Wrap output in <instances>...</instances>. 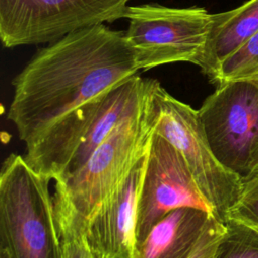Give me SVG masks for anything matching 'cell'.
Instances as JSON below:
<instances>
[{"instance_id":"obj_10","label":"cell","mask_w":258,"mask_h":258,"mask_svg":"<svg viewBox=\"0 0 258 258\" xmlns=\"http://www.w3.org/2000/svg\"><path fill=\"white\" fill-rule=\"evenodd\" d=\"M143 99L144 79L138 74L101 95L87 134L74 154L62 178L80 169L120 123L140 111Z\"/></svg>"},{"instance_id":"obj_17","label":"cell","mask_w":258,"mask_h":258,"mask_svg":"<svg viewBox=\"0 0 258 258\" xmlns=\"http://www.w3.org/2000/svg\"><path fill=\"white\" fill-rule=\"evenodd\" d=\"M225 230L224 223L215 217H211L196 248L188 258H215L218 244Z\"/></svg>"},{"instance_id":"obj_5","label":"cell","mask_w":258,"mask_h":258,"mask_svg":"<svg viewBox=\"0 0 258 258\" xmlns=\"http://www.w3.org/2000/svg\"><path fill=\"white\" fill-rule=\"evenodd\" d=\"M152 130L143 105L120 123L74 173L55 181L74 209L87 221L148 151Z\"/></svg>"},{"instance_id":"obj_8","label":"cell","mask_w":258,"mask_h":258,"mask_svg":"<svg viewBox=\"0 0 258 258\" xmlns=\"http://www.w3.org/2000/svg\"><path fill=\"white\" fill-rule=\"evenodd\" d=\"M182 207L200 209L216 217L180 152L164 137L152 132L138 201L137 251L162 218Z\"/></svg>"},{"instance_id":"obj_19","label":"cell","mask_w":258,"mask_h":258,"mask_svg":"<svg viewBox=\"0 0 258 258\" xmlns=\"http://www.w3.org/2000/svg\"><path fill=\"white\" fill-rule=\"evenodd\" d=\"M0 258H12L10 253L4 247L0 246Z\"/></svg>"},{"instance_id":"obj_11","label":"cell","mask_w":258,"mask_h":258,"mask_svg":"<svg viewBox=\"0 0 258 258\" xmlns=\"http://www.w3.org/2000/svg\"><path fill=\"white\" fill-rule=\"evenodd\" d=\"M258 32V0L212 14L203 53L197 63L212 83L222 62Z\"/></svg>"},{"instance_id":"obj_18","label":"cell","mask_w":258,"mask_h":258,"mask_svg":"<svg viewBox=\"0 0 258 258\" xmlns=\"http://www.w3.org/2000/svg\"><path fill=\"white\" fill-rule=\"evenodd\" d=\"M254 172H258V148L254 154V157H253V161H252V166H251V173H254Z\"/></svg>"},{"instance_id":"obj_7","label":"cell","mask_w":258,"mask_h":258,"mask_svg":"<svg viewBox=\"0 0 258 258\" xmlns=\"http://www.w3.org/2000/svg\"><path fill=\"white\" fill-rule=\"evenodd\" d=\"M217 158L246 177L258 148V75L216 87L198 110Z\"/></svg>"},{"instance_id":"obj_4","label":"cell","mask_w":258,"mask_h":258,"mask_svg":"<svg viewBox=\"0 0 258 258\" xmlns=\"http://www.w3.org/2000/svg\"><path fill=\"white\" fill-rule=\"evenodd\" d=\"M126 39L139 70L188 61L198 63L208 36L212 14L203 7L175 8L159 4L128 6Z\"/></svg>"},{"instance_id":"obj_2","label":"cell","mask_w":258,"mask_h":258,"mask_svg":"<svg viewBox=\"0 0 258 258\" xmlns=\"http://www.w3.org/2000/svg\"><path fill=\"white\" fill-rule=\"evenodd\" d=\"M143 113L152 132L164 137L180 152L216 218L225 223L240 195L243 177L217 158L199 111L172 97L157 80L144 79Z\"/></svg>"},{"instance_id":"obj_1","label":"cell","mask_w":258,"mask_h":258,"mask_svg":"<svg viewBox=\"0 0 258 258\" xmlns=\"http://www.w3.org/2000/svg\"><path fill=\"white\" fill-rule=\"evenodd\" d=\"M125 33L97 24L39 50L13 79L7 119L25 146L59 119L138 74Z\"/></svg>"},{"instance_id":"obj_6","label":"cell","mask_w":258,"mask_h":258,"mask_svg":"<svg viewBox=\"0 0 258 258\" xmlns=\"http://www.w3.org/2000/svg\"><path fill=\"white\" fill-rule=\"evenodd\" d=\"M131 0H0L7 47L52 43L77 30L124 18Z\"/></svg>"},{"instance_id":"obj_12","label":"cell","mask_w":258,"mask_h":258,"mask_svg":"<svg viewBox=\"0 0 258 258\" xmlns=\"http://www.w3.org/2000/svg\"><path fill=\"white\" fill-rule=\"evenodd\" d=\"M211 217L214 216L190 207L171 211L151 229L136 258H188Z\"/></svg>"},{"instance_id":"obj_13","label":"cell","mask_w":258,"mask_h":258,"mask_svg":"<svg viewBox=\"0 0 258 258\" xmlns=\"http://www.w3.org/2000/svg\"><path fill=\"white\" fill-rule=\"evenodd\" d=\"M54 210L62 258H97L86 236V220L74 209L64 194L54 186Z\"/></svg>"},{"instance_id":"obj_15","label":"cell","mask_w":258,"mask_h":258,"mask_svg":"<svg viewBox=\"0 0 258 258\" xmlns=\"http://www.w3.org/2000/svg\"><path fill=\"white\" fill-rule=\"evenodd\" d=\"M258 75V32L226 58L212 82L216 87L235 79Z\"/></svg>"},{"instance_id":"obj_16","label":"cell","mask_w":258,"mask_h":258,"mask_svg":"<svg viewBox=\"0 0 258 258\" xmlns=\"http://www.w3.org/2000/svg\"><path fill=\"white\" fill-rule=\"evenodd\" d=\"M229 219L243 223L258 232V172L243 177L240 195L228 213L227 220Z\"/></svg>"},{"instance_id":"obj_9","label":"cell","mask_w":258,"mask_h":258,"mask_svg":"<svg viewBox=\"0 0 258 258\" xmlns=\"http://www.w3.org/2000/svg\"><path fill=\"white\" fill-rule=\"evenodd\" d=\"M147 152L86 221L87 240L97 258H136L137 209Z\"/></svg>"},{"instance_id":"obj_3","label":"cell","mask_w":258,"mask_h":258,"mask_svg":"<svg viewBox=\"0 0 258 258\" xmlns=\"http://www.w3.org/2000/svg\"><path fill=\"white\" fill-rule=\"evenodd\" d=\"M47 177L10 153L0 171V246L12 258H62Z\"/></svg>"},{"instance_id":"obj_14","label":"cell","mask_w":258,"mask_h":258,"mask_svg":"<svg viewBox=\"0 0 258 258\" xmlns=\"http://www.w3.org/2000/svg\"><path fill=\"white\" fill-rule=\"evenodd\" d=\"M215 258H258V232L235 220H227Z\"/></svg>"}]
</instances>
